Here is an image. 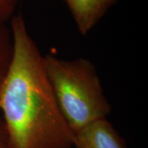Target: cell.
Segmentation results:
<instances>
[{"mask_svg": "<svg viewBox=\"0 0 148 148\" xmlns=\"http://www.w3.org/2000/svg\"><path fill=\"white\" fill-rule=\"evenodd\" d=\"M20 0H0V24H6L15 15Z\"/></svg>", "mask_w": 148, "mask_h": 148, "instance_id": "8992f818", "label": "cell"}, {"mask_svg": "<svg viewBox=\"0 0 148 148\" xmlns=\"http://www.w3.org/2000/svg\"><path fill=\"white\" fill-rule=\"evenodd\" d=\"M43 65L60 110L75 134L93 122L106 119L111 106L94 64L89 59L43 56Z\"/></svg>", "mask_w": 148, "mask_h": 148, "instance_id": "7a4b0ae2", "label": "cell"}, {"mask_svg": "<svg viewBox=\"0 0 148 148\" xmlns=\"http://www.w3.org/2000/svg\"><path fill=\"white\" fill-rule=\"evenodd\" d=\"M13 54V43L10 28L0 24V90L8 74Z\"/></svg>", "mask_w": 148, "mask_h": 148, "instance_id": "5b68a950", "label": "cell"}, {"mask_svg": "<svg viewBox=\"0 0 148 148\" xmlns=\"http://www.w3.org/2000/svg\"><path fill=\"white\" fill-rule=\"evenodd\" d=\"M0 148H11L3 119L0 118Z\"/></svg>", "mask_w": 148, "mask_h": 148, "instance_id": "52a82bcc", "label": "cell"}, {"mask_svg": "<svg viewBox=\"0 0 148 148\" xmlns=\"http://www.w3.org/2000/svg\"><path fill=\"white\" fill-rule=\"evenodd\" d=\"M75 148H127L124 139L113 124L102 119L93 122L74 134Z\"/></svg>", "mask_w": 148, "mask_h": 148, "instance_id": "3957f363", "label": "cell"}, {"mask_svg": "<svg viewBox=\"0 0 148 148\" xmlns=\"http://www.w3.org/2000/svg\"><path fill=\"white\" fill-rule=\"evenodd\" d=\"M13 54L0 90L11 148H72L74 133L58 106L43 55L21 12L10 20Z\"/></svg>", "mask_w": 148, "mask_h": 148, "instance_id": "6da1fadb", "label": "cell"}, {"mask_svg": "<svg viewBox=\"0 0 148 148\" xmlns=\"http://www.w3.org/2000/svg\"><path fill=\"white\" fill-rule=\"evenodd\" d=\"M78 32L86 36L119 0H64Z\"/></svg>", "mask_w": 148, "mask_h": 148, "instance_id": "277c9868", "label": "cell"}]
</instances>
